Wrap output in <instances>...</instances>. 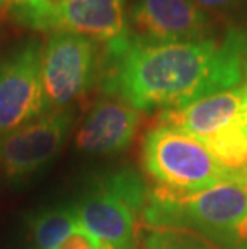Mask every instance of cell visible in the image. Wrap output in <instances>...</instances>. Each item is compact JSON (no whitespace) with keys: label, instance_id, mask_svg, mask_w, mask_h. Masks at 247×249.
<instances>
[{"label":"cell","instance_id":"cell-1","mask_svg":"<svg viewBox=\"0 0 247 249\" xmlns=\"http://www.w3.org/2000/svg\"><path fill=\"white\" fill-rule=\"evenodd\" d=\"M98 81L108 97L136 111L175 109L247 82V29L222 39L152 44L127 33L104 44Z\"/></svg>","mask_w":247,"mask_h":249},{"label":"cell","instance_id":"cell-2","mask_svg":"<svg viewBox=\"0 0 247 249\" xmlns=\"http://www.w3.org/2000/svg\"><path fill=\"white\" fill-rule=\"evenodd\" d=\"M141 215L149 229L186 230L220 249H247V180L191 195L152 187Z\"/></svg>","mask_w":247,"mask_h":249},{"label":"cell","instance_id":"cell-3","mask_svg":"<svg viewBox=\"0 0 247 249\" xmlns=\"http://www.w3.org/2000/svg\"><path fill=\"white\" fill-rule=\"evenodd\" d=\"M141 161L154 187L177 195L199 193L234 180L198 139L169 125L146 132Z\"/></svg>","mask_w":247,"mask_h":249},{"label":"cell","instance_id":"cell-4","mask_svg":"<svg viewBox=\"0 0 247 249\" xmlns=\"http://www.w3.org/2000/svg\"><path fill=\"white\" fill-rule=\"evenodd\" d=\"M12 17L42 33H72L108 44L127 33L125 0H21Z\"/></svg>","mask_w":247,"mask_h":249},{"label":"cell","instance_id":"cell-5","mask_svg":"<svg viewBox=\"0 0 247 249\" xmlns=\"http://www.w3.org/2000/svg\"><path fill=\"white\" fill-rule=\"evenodd\" d=\"M99 42L72 33H51L42 50L47 111L63 109L87 92L98 76Z\"/></svg>","mask_w":247,"mask_h":249},{"label":"cell","instance_id":"cell-6","mask_svg":"<svg viewBox=\"0 0 247 249\" xmlns=\"http://www.w3.org/2000/svg\"><path fill=\"white\" fill-rule=\"evenodd\" d=\"M42 50L39 40L29 39L0 60V137L49 113Z\"/></svg>","mask_w":247,"mask_h":249},{"label":"cell","instance_id":"cell-7","mask_svg":"<svg viewBox=\"0 0 247 249\" xmlns=\"http://www.w3.org/2000/svg\"><path fill=\"white\" fill-rule=\"evenodd\" d=\"M74 114L53 109L0 137V174L10 180L24 178L49 164L60 153Z\"/></svg>","mask_w":247,"mask_h":249},{"label":"cell","instance_id":"cell-8","mask_svg":"<svg viewBox=\"0 0 247 249\" xmlns=\"http://www.w3.org/2000/svg\"><path fill=\"white\" fill-rule=\"evenodd\" d=\"M127 28L143 42L172 44L212 37L214 23L194 0H135Z\"/></svg>","mask_w":247,"mask_h":249},{"label":"cell","instance_id":"cell-9","mask_svg":"<svg viewBox=\"0 0 247 249\" xmlns=\"http://www.w3.org/2000/svg\"><path fill=\"white\" fill-rule=\"evenodd\" d=\"M141 114L117 98L106 97L88 111L76 135V146L92 155L125 151L138 130Z\"/></svg>","mask_w":247,"mask_h":249},{"label":"cell","instance_id":"cell-10","mask_svg":"<svg viewBox=\"0 0 247 249\" xmlns=\"http://www.w3.org/2000/svg\"><path fill=\"white\" fill-rule=\"evenodd\" d=\"M74 213L79 225L106 249H133L136 214L101 185L79 201Z\"/></svg>","mask_w":247,"mask_h":249},{"label":"cell","instance_id":"cell-11","mask_svg":"<svg viewBox=\"0 0 247 249\" xmlns=\"http://www.w3.org/2000/svg\"><path fill=\"white\" fill-rule=\"evenodd\" d=\"M247 102V82L239 87L218 92L186 107L161 111L157 125H169L194 137L206 139L238 118Z\"/></svg>","mask_w":247,"mask_h":249},{"label":"cell","instance_id":"cell-12","mask_svg":"<svg viewBox=\"0 0 247 249\" xmlns=\"http://www.w3.org/2000/svg\"><path fill=\"white\" fill-rule=\"evenodd\" d=\"M198 140L231 177L247 180V132L241 114L214 135Z\"/></svg>","mask_w":247,"mask_h":249},{"label":"cell","instance_id":"cell-13","mask_svg":"<svg viewBox=\"0 0 247 249\" xmlns=\"http://www.w3.org/2000/svg\"><path fill=\"white\" fill-rule=\"evenodd\" d=\"M79 227L74 208L44 211L31 220V230L37 249H56Z\"/></svg>","mask_w":247,"mask_h":249},{"label":"cell","instance_id":"cell-14","mask_svg":"<svg viewBox=\"0 0 247 249\" xmlns=\"http://www.w3.org/2000/svg\"><path fill=\"white\" fill-rule=\"evenodd\" d=\"M99 185L115 195L119 199H122L135 214L143 213L145 206L148 203L149 190L146 188L140 174L132 169H125V171L108 176Z\"/></svg>","mask_w":247,"mask_h":249},{"label":"cell","instance_id":"cell-15","mask_svg":"<svg viewBox=\"0 0 247 249\" xmlns=\"http://www.w3.org/2000/svg\"><path fill=\"white\" fill-rule=\"evenodd\" d=\"M143 241L146 249H220L196 233L175 229H149Z\"/></svg>","mask_w":247,"mask_h":249},{"label":"cell","instance_id":"cell-16","mask_svg":"<svg viewBox=\"0 0 247 249\" xmlns=\"http://www.w3.org/2000/svg\"><path fill=\"white\" fill-rule=\"evenodd\" d=\"M56 249H106L93 235L81 225L72 230Z\"/></svg>","mask_w":247,"mask_h":249},{"label":"cell","instance_id":"cell-17","mask_svg":"<svg viewBox=\"0 0 247 249\" xmlns=\"http://www.w3.org/2000/svg\"><path fill=\"white\" fill-rule=\"evenodd\" d=\"M204 12L210 13H228L244 7L247 0H194Z\"/></svg>","mask_w":247,"mask_h":249},{"label":"cell","instance_id":"cell-18","mask_svg":"<svg viewBox=\"0 0 247 249\" xmlns=\"http://www.w3.org/2000/svg\"><path fill=\"white\" fill-rule=\"evenodd\" d=\"M241 119H243L244 129H246V132H247V102H246V105H244L243 111H241Z\"/></svg>","mask_w":247,"mask_h":249},{"label":"cell","instance_id":"cell-19","mask_svg":"<svg viewBox=\"0 0 247 249\" xmlns=\"http://www.w3.org/2000/svg\"><path fill=\"white\" fill-rule=\"evenodd\" d=\"M5 2H7V0H0V8L3 7V5H5Z\"/></svg>","mask_w":247,"mask_h":249},{"label":"cell","instance_id":"cell-20","mask_svg":"<svg viewBox=\"0 0 247 249\" xmlns=\"http://www.w3.org/2000/svg\"><path fill=\"white\" fill-rule=\"evenodd\" d=\"M12 2H13V3H16V2H21V0H12Z\"/></svg>","mask_w":247,"mask_h":249}]
</instances>
